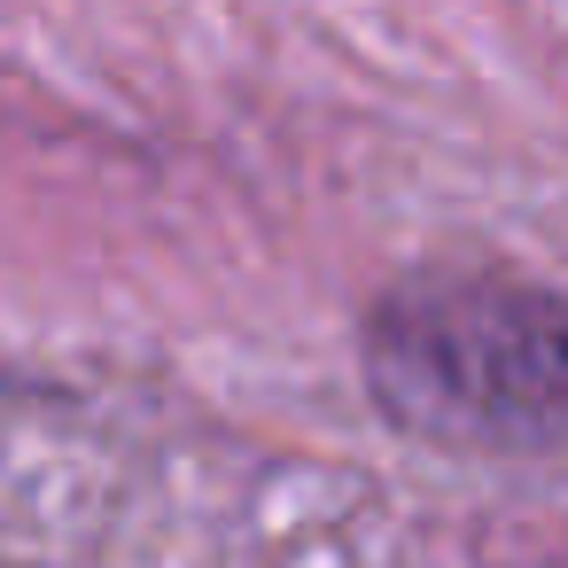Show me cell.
I'll use <instances>...</instances> for the list:
<instances>
[{"mask_svg":"<svg viewBox=\"0 0 568 568\" xmlns=\"http://www.w3.org/2000/svg\"><path fill=\"white\" fill-rule=\"evenodd\" d=\"M374 405L452 452H568V296L529 281H405L366 312Z\"/></svg>","mask_w":568,"mask_h":568,"instance_id":"1","label":"cell"}]
</instances>
